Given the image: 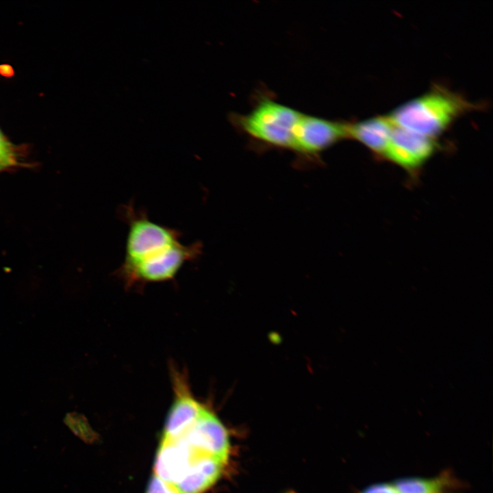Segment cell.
<instances>
[{
  "label": "cell",
  "mask_w": 493,
  "mask_h": 493,
  "mask_svg": "<svg viewBox=\"0 0 493 493\" xmlns=\"http://www.w3.org/2000/svg\"><path fill=\"white\" fill-rule=\"evenodd\" d=\"M65 424L77 436L84 440H88L92 432L84 417L77 414H68L64 419Z\"/></svg>",
  "instance_id": "7c38bea8"
},
{
  "label": "cell",
  "mask_w": 493,
  "mask_h": 493,
  "mask_svg": "<svg viewBox=\"0 0 493 493\" xmlns=\"http://www.w3.org/2000/svg\"><path fill=\"white\" fill-rule=\"evenodd\" d=\"M203 455H207L192 448L181 438L162 439L155 459V475L173 486L182 478L194 462Z\"/></svg>",
  "instance_id": "ba28073f"
},
{
  "label": "cell",
  "mask_w": 493,
  "mask_h": 493,
  "mask_svg": "<svg viewBox=\"0 0 493 493\" xmlns=\"http://www.w3.org/2000/svg\"><path fill=\"white\" fill-rule=\"evenodd\" d=\"M348 125L349 122L301 113L294 129L292 149L308 155L320 153L348 138Z\"/></svg>",
  "instance_id": "277c9868"
},
{
  "label": "cell",
  "mask_w": 493,
  "mask_h": 493,
  "mask_svg": "<svg viewBox=\"0 0 493 493\" xmlns=\"http://www.w3.org/2000/svg\"><path fill=\"white\" fill-rule=\"evenodd\" d=\"M227 433L218 418L204 407L194 422L179 438L199 453L227 462L230 448Z\"/></svg>",
  "instance_id": "52a82bcc"
},
{
  "label": "cell",
  "mask_w": 493,
  "mask_h": 493,
  "mask_svg": "<svg viewBox=\"0 0 493 493\" xmlns=\"http://www.w3.org/2000/svg\"><path fill=\"white\" fill-rule=\"evenodd\" d=\"M301 113L270 97L260 95L249 112L235 113L231 115V121L258 142L292 149L294 129Z\"/></svg>",
  "instance_id": "3957f363"
},
{
  "label": "cell",
  "mask_w": 493,
  "mask_h": 493,
  "mask_svg": "<svg viewBox=\"0 0 493 493\" xmlns=\"http://www.w3.org/2000/svg\"><path fill=\"white\" fill-rule=\"evenodd\" d=\"M358 493H399V492L392 481H389L371 484L361 490Z\"/></svg>",
  "instance_id": "9a60e30c"
},
{
  "label": "cell",
  "mask_w": 493,
  "mask_h": 493,
  "mask_svg": "<svg viewBox=\"0 0 493 493\" xmlns=\"http://www.w3.org/2000/svg\"><path fill=\"white\" fill-rule=\"evenodd\" d=\"M392 483L399 493H461L466 487L450 469L432 477H407Z\"/></svg>",
  "instance_id": "8fae6325"
},
{
  "label": "cell",
  "mask_w": 493,
  "mask_h": 493,
  "mask_svg": "<svg viewBox=\"0 0 493 493\" xmlns=\"http://www.w3.org/2000/svg\"><path fill=\"white\" fill-rule=\"evenodd\" d=\"M394 127L389 115H377L357 122H349L348 138L360 142L373 153L383 157Z\"/></svg>",
  "instance_id": "9c48e42d"
},
{
  "label": "cell",
  "mask_w": 493,
  "mask_h": 493,
  "mask_svg": "<svg viewBox=\"0 0 493 493\" xmlns=\"http://www.w3.org/2000/svg\"><path fill=\"white\" fill-rule=\"evenodd\" d=\"M16 164V156L12 144L0 131V171Z\"/></svg>",
  "instance_id": "4fadbf2b"
},
{
  "label": "cell",
  "mask_w": 493,
  "mask_h": 493,
  "mask_svg": "<svg viewBox=\"0 0 493 493\" xmlns=\"http://www.w3.org/2000/svg\"><path fill=\"white\" fill-rule=\"evenodd\" d=\"M170 374L174 400L166 419L162 437L167 440L181 436L205 407L192 394L185 373L172 367Z\"/></svg>",
  "instance_id": "5b68a950"
},
{
  "label": "cell",
  "mask_w": 493,
  "mask_h": 493,
  "mask_svg": "<svg viewBox=\"0 0 493 493\" xmlns=\"http://www.w3.org/2000/svg\"><path fill=\"white\" fill-rule=\"evenodd\" d=\"M226 462L212 456H201L173 487L179 493H203L219 479Z\"/></svg>",
  "instance_id": "30bf717a"
},
{
  "label": "cell",
  "mask_w": 493,
  "mask_h": 493,
  "mask_svg": "<svg viewBox=\"0 0 493 493\" xmlns=\"http://www.w3.org/2000/svg\"><path fill=\"white\" fill-rule=\"evenodd\" d=\"M482 105L440 84L396 108L390 114L394 125L432 138L446 131L461 116Z\"/></svg>",
  "instance_id": "7a4b0ae2"
},
{
  "label": "cell",
  "mask_w": 493,
  "mask_h": 493,
  "mask_svg": "<svg viewBox=\"0 0 493 493\" xmlns=\"http://www.w3.org/2000/svg\"><path fill=\"white\" fill-rule=\"evenodd\" d=\"M146 493H179L171 485H169L155 475L150 479Z\"/></svg>",
  "instance_id": "5bb4252c"
},
{
  "label": "cell",
  "mask_w": 493,
  "mask_h": 493,
  "mask_svg": "<svg viewBox=\"0 0 493 493\" xmlns=\"http://www.w3.org/2000/svg\"><path fill=\"white\" fill-rule=\"evenodd\" d=\"M118 210L121 219L128 226L124 260L117 270L126 286L169 281L186 263L199 257V242L183 244L179 230L152 221L134 203Z\"/></svg>",
  "instance_id": "6da1fadb"
},
{
  "label": "cell",
  "mask_w": 493,
  "mask_h": 493,
  "mask_svg": "<svg viewBox=\"0 0 493 493\" xmlns=\"http://www.w3.org/2000/svg\"><path fill=\"white\" fill-rule=\"evenodd\" d=\"M438 148L435 138L395 126L383 157L406 170H415Z\"/></svg>",
  "instance_id": "8992f818"
},
{
  "label": "cell",
  "mask_w": 493,
  "mask_h": 493,
  "mask_svg": "<svg viewBox=\"0 0 493 493\" xmlns=\"http://www.w3.org/2000/svg\"><path fill=\"white\" fill-rule=\"evenodd\" d=\"M0 73L3 75H10L12 73V68L8 65L0 66Z\"/></svg>",
  "instance_id": "2e32d148"
},
{
  "label": "cell",
  "mask_w": 493,
  "mask_h": 493,
  "mask_svg": "<svg viewBox=\"0 0 493 493\" xmlns=\"http://www.w3.org/2000/svg\"><path fill=\"white\" fill-rule=\"evenodd\" d=\"M288 493H294V492H288Z\"/></svg>",
  "instance_id": "e0dca14e"
}]
</instances>
